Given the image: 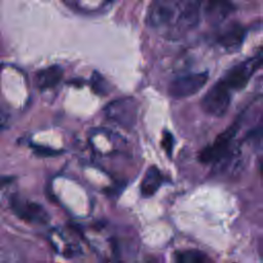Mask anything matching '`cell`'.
Here are the masks:
<instances>
[{"instance_id":"1","label":"cell","mask_w":263,"mask_h":263,"mask_svg":"<svg viewBox=\"0 0 263 263\" xmlns=\"http://www.w3.org/2000/svg\"><path fill=\"white\" fill-rule=\"evenodd\" d=\"M193 0H152L146 23L155 30H162L171 36L178 20Z\"/></svg>"},{"instance_id":"2","label":"cell","mask_w":263,"mask_h":263,"mask_svg":"<svg viewBox=\"0 0 263 263\" xmlns=\"http://www.w3.org/2000/svg\"><path fill=\"white\" fill-rule=\"evenodd\" d=\"M261 68H263V46L252 57L230 68L218 81L232 93L245 88Z\"/></svg>"},{"instance_id":"3","label":"cell","mask_w":263,"mask_h":263,"mask_svg":"<svg viewBox=\"0 0 263 263\" xmlns=\"http://www.w3.org/2000/svg\"><path fill=\"white\" fill-rule=\"evenodd\" d=\"M105 114L111 121L123 127L130 128L137 122L138 105L133 98L118 99L106 106Z\"/></svg>"},{"instance_id":"4","label":"cell","mask_w":263,"mask_h":263,"mask_svg":"<svg viewBox=\"0 0 263 263\" xmlns=\"http://www.w3.org/2000/svg\"><path fill=\"white\" fill-rule=\"evenodd\" d=\"M209 74L206 72L189 73L179 76L172 80L167 87L168 95L174 99L188 98L197 93L208 82Z\"/></svg>"},{"instance_id":"5","label":"cell","mask_w":263,"mask_h":263,"mask_svg":"<svg viewBox=\"0 0 263 263\" xmlns=\"http://www.w3.org/2000/svg\"><path fill=\"white\" fill-rule=\"evenodd\" d=\"M239 128V122L235 121L230 126H228L224 132H222L216 140L209 146H206L199 153V160L203 163L217 162L221 160L228 152L232 140L237 134Z\"/></svg>"},{"instance_id":"6","label":"cell","mask_w":263,"mask_h":263,"mask_svg":"<svg viewBox=\"0 0 263 263\" xmlns=\"http://www.w3.org/2000/svg\"><path fill=\"white\" fill-rule=\"evenodd\" d=\"M231 96L232 93L217 81L203 96L201 108L208 115L222 117L229 109Z\"/></svg>"},{"instance_id":"7","label":"cell","mask_w":263,"mask_h":263,"mask_svg":"<svg viewBox=\"0 0 263 263\" xmlns=\"http://www.w3.org/2000/svg\"><path fill=\"white\" fill-rule=\"evenodd\" d=\"M10 204L14 214L25 222L34 224H46L49 221L48 213L39 203L15 196L11 199Z\"/></svg>"},{"instance_id":"8","label":"cell","mask_w":263,"mask_h":263,"mask_svg":"<svg viewBox=\"0 0 263 263\" xmlns=\"http://www.w3.org/2000/svg\"><path fill=\"white\" fill-rule=\"evenodd\" d=\"M49 239L57 253L64 257H77L82 252L79 242L67 234L63 229H53L49 235Z\"/></svg>"},{"instance_id":"9","label":"cell","mask_w":263,"mask_h":263,"mask_svg":"<svg viewBox=\"0 0 263 263\" xmlns=\"http://www.w3.org/2000/svg\"><path fill=\"white\" fill-rule=\"evenodd\" d=\"M247 30L239 24H231L217 37V42L227 50H237L245 40Z\"/></svg>"},{"instance_id":"10","label":"cell","mask_w":263,"mask_h":263,"mask_svg":"<svg viewBox=\"0 0 263 263\" xmlns=\"http://www.w3.org/2000/svg\"><path fill=\"white\" fill-rule=\"evenodd\" d=\"M203 2L204 14L214 24L221 23L234 11L231 0H203Z\"/></svg>"},{"instance_id":"11","label":"cell","mask_w":263,"mask_h":263,"mask_svg":"<svg viewBox=\"0 0 263 263\" xmlns=\"http://www.w3.org/2000/svg\"><path fill=\"white\" fill-rule=\"evenodd\" d=\"M163 182V177L161 172L154 165L150 166L143 178L141 183V192L144 196L149 197L155 194Z\"/></svg>"},{"instance_id":"12","label":"cell","mask_w":263,"mask_h":263,"mask_svg":"<svg viewBox=\"0 0 263 263\" xmlns=\"http://www.w3.org/2000/svg\"><path fill=\"white\" fill-rule=\"evenodd\" d=\"M63 77V70L59 66L47 67L37 74V84L39 88L45 89L55 86Z\"/></svg>"},{"instance_id":"13","label":"cell","mask_w":263,"mask_h":263,"mask_svg":"<svg viewBox=\"0 0 263 263\" xmlns=\"http://www.w3.org/2000/svg\"><path fill=\"white\" fill-rule=\"evenodd\" d=\"M176 261L181 263H204L210 261L208 256L197 250H184L179 251L175 255Z\"/></svg>"},{"instance_id":"14","label":"cell","mask_w":263,"mask_h":263,"mask_svg":"<svg viewBox=\"0 0 263 263\" xmlns=\"http://www.w3.org/2000/svg\"><path fill=\"white\" fill-rule=\"evenodd\" d=\"M161 146L163 149L166 151L167 154L171 155L173 147H174V137L170 132H164L162 135V141H161Z\"/></svg>"},{"instance_id":"15","label":"cell","mask_w":263,"mask_h":263,"mask_svg":"<svg viewBox=\"0 0 263 263\" xmlns=\"http://www.w3.org/2000/svg\"><path fill=\"white\" fill-rule=\"evenodd\" d=\"M8 182V178H2L0 177V187H2L3 185H5Z\"/></svg>"}]
</instances>
